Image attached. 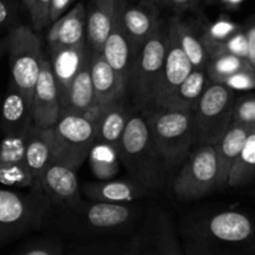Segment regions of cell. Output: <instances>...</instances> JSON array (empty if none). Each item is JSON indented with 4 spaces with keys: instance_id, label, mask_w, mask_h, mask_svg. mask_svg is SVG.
<instances>
[{
    "instance_id": "obj_1",
    "label": "cell",
    "mask_w": 255,
    "mask_h": 255,
    "mask_svg": "<svg viewBox=\"0 0 255 255\" xmlns=\"http://www.w3.org/2000/svg\"><path fill=\"white\" fill-rule=\"evenodd\" d=\"M185 255H255V218L235 209H204L181 218Z\"/></svg>"
},
{
    "instance_id": "obj_2",
    "label": "cell",
    "mask_w": 255,
    "mask_h": 255,
    "mask_svg": "<svg viewBox=\"0 0 255 255\" xmlns=\"http://www.w3.org/2000/svg\"><path fill=\"white\" fill-rule=\"evenodd\" d=\"M143 215V208L136 203L110 204L83 197L72 207L53 210L49 225L73 242L129 238Z\"/></svg>"
},
{
    "instance_id": "obj_3",
    "label": "cell",
    "mask_w": 255,
    "mask_h": 255,
    "mask_svg": "<svg viewBox=\"0 0 255 255\" xmlns=\"http://www.w3.org/2000/svg\"><path fill=\"white\" fill-rule=\"evenodd\" d=\"M119 159L130 179L150 191L163 189L169 171L165 161L151 140L143 113H131L120 140Z\"/></svg>"
},
{
    "instance_id": "obj_4",
    "label": "cell",
    "mask_w": 255,
    "mask_h": 255,
    "mask_svg": "<svg viewBox=\"0 0 255 255\" xmlns=\"http://www.w3.org/2000/svg\"><path fill=\"white\" fill-rule=\"evenodd\" d=\"M53 205L41 189L28 193L0 188V247L50 223Z\"/></svg>"
},
{
    "instance_id": "obj_5",
    "label": "cell",
    "mask_w": 255,
    "mask_h": 255,
    "mask_svg": "<svg viewBox=\"0 0 255 255\" xmlns=\"http://www.w3.org/2000/svg\"><path fill=\"white\" fill-rule=\"evenodd\" d=\"M143 114L148 123L151 140L163 156L169 174L180 169L194 148L191 112L155 109Z\"/></svg>"
},
{
    "instance_id": "obj_6",
    "label": "cell",
    "mask_w": 255,
    "mask_h": 255,
    "mask_svg": "<svg viewBox=\"0 0 255 255\" xmlns=\"http://www.w3.org/2000/svg\"><path fill=\"white\" fill-rule=\"evenodd\" d=\"M168 45L169 19H161L155 33L134 56L128 94L138 112H145L150 104L163 72Z\"/></svg>"
},
{
    "instance_id": "obj_7",
    "label": "cell",
    "mask_w": 255,
    "mask_h": 255,
    "mask_svg": "<svg viewBox=\"0 0 255 255\" xmlns=\"http://www.w3.org/2000/svg\"><path fill=\"white\" fill-rule=\"evenodd\" d=\"M234 90L219 83L209 82L193 115L194 146L215 145L233 123Z\"/></svg>"
},
{
    "instance_id": "obj_8",
    "label": "cell",
    "mask_w": 255,
    "mask_h": 255,
    "mask_svg": "<svg viewBox=\"0 0 255 255\" xmlns=\"http://www.w3.org/2000/svg\"><path fill=\"white\" fill-rule=\"evenodd\" d=\"M4 38L10 65V80L31 102L45 53L40 36L31 26L20 24Z\"/></svg>"
},
{
    "instance_id": "obj_9",
    "label": "cell",
    "mask_w": 255,
    "mask_h": 255,
    "mask_svg": "<svg viewBox=\"0 0 255 255\" xmlns=\"http://www.w3.org/2000/svg\"><path fill=\"white\" fill-rule=\"evenodd\" d=\"M120 255H185L178 229L161 207L144 213Z\"/></svg>"
},
{
    "instance_id": "obj_10",
    "label": "cell",
    "mask_w": 255,
    "mask_h": 255,
    "mask_svg": "<svg viewBox=\"0 0 255 255\" xmlns=\"http://www.w3.org/2000/svg\"><path fill=\"white\" fill-rule=\"evenodd\" d=\"M218 175L214 145L194 146L174 178V195L179 202L202 199L218 188Z\"/></svg>"
},
{
    "instance_id": "obj_11",
    "label": "cell",
    "mask_w": 255,
    "mask_h": 255,
    "mask_svg": "<svg viewBox=\"0 0 255 255\" xmlns=\"http://www.w3.org/2000/svg\"><path fill=\"white\" fill-rule=\"evenodd\" d=\"M53 130L50 163L78 170L88 159L94 145L97 127L83 115L61 114Z\"/></svg>"
},
{
    "instance_id": "obj_12",
    "label": "cell",
    "mask_w": 255,
    "mask_h": 255,
    "mask_svg": "<svg viewBox=\"0 0 255 255\" xmlns=\"http://www.w3.org/2000/svg\"><path fill=\"white\" fill-rule=\"evenodd\" d=\"M191 70H193V65H191L190 60L185 55L175 34L169 26V45L168 50H166L165 61H164L163 72H161L160 79H159L155 92L150 100V104L145 112L161 109L170 99L171 95L176 92V89L180 87L181 83L188 78Z\"/></svg>"
},
{
    "instance_id": "obj_13",
    "label": "cell",
    "mask_w": 255,
    "mask_h": 255,
    "mask_svg": "<svg viewBox=\"0 0 255 255\" xmlns=\"http://www.w3.org/2000/svg\"><path fill=\"white\" fill-rule=\"evenodd\" d=\"M160 6L156 3H127L119 0L118 18L130 40L134 54L150 39L160 24Z\"/></svg>"
},
{
    "instance_id": "obj_14",
    "label": "cell",
    "mask_w": 255,
    "mask_h": 255,
    "mask_svg": "<svg viewBox=\"0 0 255 255\" xmlns=\"http://www.w3.org/2000/svg\"><path fill=\"white\" fill-rule=\"evenodd\" d=\"M31 115L33 124L39 128H54L61 115L58 87L51 72L50 60L46 51L41 59L40 73L34 88Z\"/></svg>"
},
{
    "instance_id": "obj_15",
    "label": "cell",
    "mask_w": 255,
    "mask_h": 255,
    "mask_svg": "<svg viewBox=\"0 0 255 255\" xmlns=\"http://www.w3.org/2000/svg\"><path fill=\"white\" fill-rule=\"evenodd\" d=\"M40 188L53 205V210L72 207L83 198L77 170L50 163L40 178Z\"/></svg>"
},
{
    "instance_id": "obj_16",
    "label": "cell",
    "mask_w": 255,
    "mask_h": 255,
    "mask_svg": "<svg viewBox=\"0 0 255 255\" xmlns=\"http://www.w3.org/2000/svg\"><path fill=\"white\" fill-rule=\"evenodd\" d=\"M31 124V102L10 80L0 99V133L5 135H26Z\"/></svg>"
},
{
    "instance_id": "obj_17",
    "label": "cell",
    "mask_w": 255,
    "mask_h": 255,
    "mask_svg": "<svg viewBox=\"0 0 255 255\" xmlns=\"http://www.w3.org/2000/svg\"><path fill=\"white\" fill-rule=\"evenodd\" d=\"M80 189L85 199L110 204H131L150 194V190L133 179H110L97 183H84Z\"/></svg>"
},
{
    "instance_id": "obj_18",
    "label": "cell",
    "mask_w": 255,
    "mask_h": 255,
    "mask_svg": "<svg viewBox=\"0 0 255 255\" xmlns=\"http://www.w3.org/2000/svg\"><path fill=\"white\" fill-rule=\"evenodd\" d=\"M45 51L50 60L51 72L58 87L61 107L72 87L73 80L82 68L85 56L89 53V48L85 43L77 46H53L46 48Z\"/></svg>"
},
{
    "instance_id": "obj_19",
    "label": "cell",
    "mask_w": 255,
    "mask_h": 255,
    "mask_svg": "<svg viewBox=\"0 0 255 255\" xmlns=\"http://www.w3.org/2000/svg\"><path fill=\"white\" fill-rule=\"evenodd\" d=\"M87 5L78 1L67 14L54 21L45 35L46 48L77 46L87 43Z\"/></svg>"
},
{
    "instance_id": "obj_20",
    "label": "cell",
    "mask_w": 255,
    "mask_h": 255,
    "mask_svg": "<svg viewBox=\"0 0 255 255\" xmlns=\"http://www.w3.org/2000/svg\"><path fill=\"white\" fill-rule=\"evenodd\" d=\"M102 54L105 60L108 61V64L112 67V69L115 72V74L118 75L123 87L128 90L135 54L131 48L130 40H129L122 24H120L119 18H118V11L109 36H108L107 41L103 46Z\"/></svg>"
},
{
    "instance_id": "obj_21",
    "label": "cell",
    "mask_w": 255,
    "mask_h": 255,
    "mask_svg": "<svg viewBox=\"0 0 255 255\" xmlns=\"http://www.w3.org/2000/svg\"><path fill=\"white\" fill-rule=\"evenodd\" d=\"M119 0H89L87 5V45L93 54L102 53L118 11Z\"/></svg>"
},
{
    "instance_id": "obj_22",
    "label": "cell",
    "mask_w": 255,
    "mask_h": 255,
    "mask_svg": "<svg viewBox=\"0 0 255 255\" xmlns=\"http://www.w3.org/2000/svg\"><path fill=\"white\" fill-rule=\"evenodd\" d=\"M54 130L53 128H39L31 124L25 136V161L34 179V188H40V178L51 161ZM43 190V189H41Z\"/></svg>"
},
{
    "instance_id": "obj_23",
    "label": "cell",
    "mask_w": 255,
    "mask_h": 255,
    "mask_svg": "<svg viewBox=\"0 0 255 255\" xmlns=\"http://www.w3.org/2000/svg\"><path fill=\"white\" fill-rule=\"evenodd\" d=\"M169 26L175 34L185 55L190 60L193 69H207L210 55L204 40L203 26L183 20L178 15L169 19Z\"/></svg>"
},
{
    "instance_id": "obj_24",
    "label": "cell",
    "mask_w": 255,
    "mask_h": 255,
    "mask_svg": "<svg viewBox=\"0 0 255 255\" xmlns=\"http://www.w3.org/2000/svg\"><path fill=\"white\" fill-rule=\"evenodd\" d=\"M253 125H243L232 123L224 135L214 145L218 159V188H227L229 174L237 161L245 140L252 130Z\"/></svg>"
},
{
    "instance_id": "obj_25",
    "label": "cell",
    "mask_w": 255,
    "mask_h": 255,
    "mask_svg": "<svg viewBox=\"0 0 255 255\" xmlns=\"http://www.w3.org/2000/svg\"><path fill=\"white\" fill-rule=\"evenodd\" d=\"M92 82L95 102L112 104L118 100L127 99L128 90L123 87L119 78L112 69L102 53H92Z\"/></svg>"
},
{
    "instance_id": "obj_26",
    "label": "cell",
    "mask_w": 255,
    "mask_h": 255,
    "mask_svg": "<svg viewBox=\"0 0 255 255\" xmlns=\"http://www.w3.org/2000/svg\"><path fill=\"white\" fill-rule=\"evenodd\" d=\"M92 51L85 56L83 65L74 78L67 98L61 105V114L82 115L95 102L94 88L92 82Z\"/></svg>"
},
{
    "instance_id": "obj_27",
    "label": "cell",
    "mask_w": 255,
    "mask_h": 255,
    "mask_svg": "<svg viewBox=\"0 0 255 255\" xmlns=\"http://www.w3.org/2000/svg\"><path fill=\"white\" fill-rule=\"evenodd\" d=\"M131 112L127 107V99L118 100L109 105L97 127L95 143L107 144L119 148L120 140L125 131Z\"/></svg>"
},
{
    "instance_id": "obj_28",
    "label": "cell",
    "mask_w": 255,
    "mask_h": 255,
    "mask_svg": "<svg viewBox=\"0 0 255 255\" xmlns=\"http://www.w3.org/2000/svg\"><path fill=\"white\" fill-rule=\"evenodd\" d=\"M208 84H209V78L207 72L203 69H193L161 109L193 112L204 90L207 89Z\"/></svg>"
},
{
    "instance_id": "obj_29",
    "label": "cell",
    "mask_w": 255,
    "mask_h": 255,
    "mask_svg": "<svg viewBox=\"0 0 255 255\" xmlns=\"http://www.w3.org/2000/svg\"><path fill=\"white\" fill-rule=\"evenodd\" d=\"M255 179V125L252 127L244 146L233 165L228 179L229 188H239Z\"/></svg>"
},
{
    "instance_id": "obj_30",
    "label": "cell",
    "mask_w": 255,
    "mask_h": 255,
    "mask_svg": "<svg viewBox=\"0 0 255 255\" xmlns=\"http://www.w3.org/2000/svg\"><path fill=\"white\" fill-rule=\"evenodd\" d=\"M89 165L93 174L100 180L114 179L120 171V159L118 149L107 144L94 143L89 156Z\"/></svg>"
},
{
    "instance_id": "obj_31",
    "label": "cell",
    "mask_w": 255,
    "mask_h": 255,
    "mask_svg": "<svg viewBox=\"0 0 255 255\" xmlns=\"http://www.w3.org/2000/svg\"><path fill=\"white\" fill-rule=\"evenodd\" d=\"M128 238H109L73 242L65 245L63 255H120L127 245Z\"/></svg>"
},
{
    "instance_id": "obj_32",
    "label": "cell",
    "mask_w": 255,
    "mask_h": 255,
    "mask_svg": "<svg viewBox=\"0 0 255 255\" xmlns=\"http://www.w3.org/2000/svg\"><path fill=\"white\" fill-rule=\"evenodd\" d=\"M253 68L247 59L239 58L229 53H217L210 55L209 63L207 65V72L209 82L223 83L230 75L240 72V70Z\"/></svg>"
},
{
    "instance_id": "obj_33",
    "label": "cell",
    "mask_w": 255,
    "mask_h": 255,
    "mask_svg": "<svg viewBox=\"0 0 255 255\" xmlns=\"http://www.w3.org/2000/svg\"><path fill=\"white\" fill-rule=\"evenodd\" d=\"M0 184L8 188H34V179L25 161L0 163Z\"/></svg>"
},
{
    "instance_id": "obj_34",
    "label": "cell",
    "mask_w": 255,
    "mask_h": 255,
    "mask_svg": "<svg viewBox=\"0 0 255 255\" xmlns=\"http://www.w3.org/2000/svg\"><path fill=\"white\" fill-rule=\"evenodd\" d=\"M240 29H242V26L228 20V19H222V20L217 21L214 24L203 26V34H204V40L205 44H207L209 55L210 51L215 46L220 45L222 43L227 41L230 36L234 35Z\"/></svg>"
},
{
    "instance_id": "obj_35",
    "label": "cell",
    "mask_w": 255,
    "mask_h": 255,
    "mask_svg": "<svg viewBox=\"0 0 255 255\" xmlns=\"http://www.w3.org/2000/svg\"><path fill=\"white\" fill-rule=\"evenodd\" d=\"M65 244L55 237H40L24 244L14 255H63Z\"/></svg>"
},
{
    "instance_id": "obj_36",
    "label": "cell",
    "mask_w": 255,
    "mask_h": 255,
    "mask_svg": "<svg viewBox=\"0 0 255 255\" xmlns=\"http://www.w3.org/2000/svg\"><path fill=\"white\" fill-rule=\"evenodd\" d=\"M25 136L5 135L0 136V163H20L25 158Z\"/></svg>"
},
{
    "instance_id": "obj_37",
    "label": "cell",
    "mask_w": 255,
    "mask_h": 255,
    "mask_svg": "<svg viewBox=\"0 0 255 255\" xmlns=\"http://www.w3.org/2000/svg\"><path fill=\"white\" fill-rule=\"evenodd\" d=\"M233 123L255 125V93L237 98L233 110Z\"/></svg>"
},
{
    "instance_id": "obj_38",
    "label": "cell",
    "mask_w": 255,
    "mask_h": 255,
    "mask_svg": "<svg viewBox=\"0 0 255 255\" xmlns=\"http://www.w3.org/2000/svg\"><path fill=\"white\" fill-rule=\"evenodd\" d=\"M20 6L19 0H0V36H3V33L6 35L11 29L20 25Z\"/></svg>"
},
{
    "instance_id": "obj_39",
    "label": "cell",
    "mask_w": 255,
    "mask_h": 255,
    "mask_svg": "<svg viewBox=\"0 0 255 255\" xmlns=\"http://www.w3.org/2000/svg\"><path fill=\"white\" fill-rule=\"evenodd\" d=\"M217 53H229L248 60V39L243 26L239 31H237L234 35L230 36L227 41L222 43L220 45L215 46L210 51V55Z\"/></svg>"
},
{
    "instance_id": "obj_40",
    "label": "cell",
    "mask_w": 255,
    "mask_h": 255,
    "mask_svg": "<svg viewBox=\"0 0 255 255\" xmlns=\"http://www.w3.org/2000/svg\"><path fill=\"white\" fill-rule=\"evenodd\" d=\"M220 84L232 90H254L255 89V70L253 68L235 73Z\"/></svg>"
},
{
    "instance_id": "obj_41",
    "label": "cell",
    "mask_w": 255,
    "mask_h": 255,
    "mask_svg": "<svg viewBox=\"0 0 255 255\" xmlns=\"http://www.w3.org/2000/svg\"><path fill=\"white\" fill-rule=\"evenodd\" d=\"M50 4L51 0H34V11L30 16V26L36 33L50 26Z\"/></svg>"
},
{
    "instance_id": "obj_42",
    "label": "cell",
    "mask_w": 255,
    "mask_h": 255,
    "mask_svg": "<svg viewBox=\"0 0 255 255\" xmlns=\"http://www.w3.org/2000/svg\"><path fill=\"white\" fill-rule=\"evenodd\" d=\"M243 29L248 39V61L255 70V16L249 19Z\"/></svg>"
},
{
    "instance_id": "obj_43",
    "label": "cell",
    "mask_w": 255,
    "mask_h": 255,
    "mask_svg": "<svg viewBox=\"0 0 255 255\" xmlns=\"http://www.w3.org/2000/svg\"><path fill=\"white\" fill-rule=\"evenodd\" d=\"M202 0H158V5L163 8H169L175 13H183V11L194 9L199 5Z\"/></svg>"
},
{
    "instance_id": "obj_44",
    "label": "cell",
    "mask_w": 255,
    "mask_h": 255,
    "mask_svg": "<svg viewBox=\"0 0 255 255\" xmlns=\"http://www.w3.org/2000/svg\"><path fill=\"white\" fill-rule=\"evenodd\" d=\"M75 0H51L50 4V13H49V20L50 25L60 19L64 14H67L70 9L73 8V3Z\"/></svg>"
},
{
    "instance_id": "obj_45",
    "label": "cell",
    "mask_w": 255,
    "mask_h": 255,
    "mask_svg": "<svg viewBox=\"0 0 255 255\" xmlns=\"http://www.w3.org/2000/svg\"><path fill=\"white\" fill-rule=\"evenodd\" d=\"M21 4V6H23L24 10L28 13L29 15V19H30V16L33 15V11H34V0H19Z\"/></svg>"
},
{
    "instance_id": "obj_46",
    "label": "cell",
    "mask_w": 255,
    "mask_h": 255,
    "mask_svg": "<svg viewBox=\"0 0 255 255\" xmlns=\"http://www.w3.org/2000/svg\"><path fill=\"white\" fill-rule=\"evenodd\" d=\"M219 3H223L224 5L230 6V8H235V6L240 5L244 0H218Z\"/></svg>"
},
{
    "instance_id": "obj_47",
    "label": "cell",
    "mask_w": 255,
    "mask_h": 255,
    "mask_svg": "<svg viewBox=\"0 0 255 255\" xmlns=\"http://www.w3.org/2000/svg\"><path fill=\"white\" fill-rule=\"evenodd\" d=\"M5 53H6L5 38H4V36H0V60H1V58H3V55Z\"/></svg>"
},
{
    "instance_id": "obj_48",
    "label": "cell",
    "mask_w": 255,
    "mask_h": 255,
    "mask_svg": "<svg viewBox=\"0 0 255 255\" xmlns=\"http://www.w3.org/2000/svg\"><path fill=\"white\" fill-rule=\"evenodd\" d=\"M123 1H127V3H156L158 4V0H123Z\"/></svg>"
},
{
    "instance_id": "obj_49",
    "label": "cell",
    "mask_w": 255,
    "mask_h": 255,
    "mask_svg": "<svg viewBox=\"0 0 255 255\" xmlns=\"http://www.w3.org/2000/svg\"><path fill=\"white\" fill-rule=\"evenodd\" d=\"M205 1H207V3H217L218 0H205Z\"/></svg>"
}]
</instances>
